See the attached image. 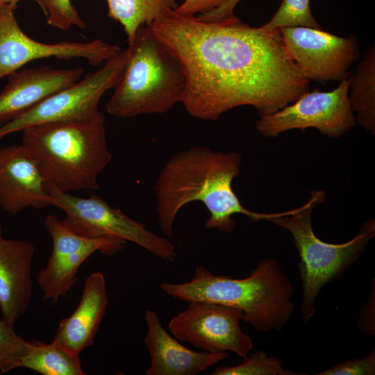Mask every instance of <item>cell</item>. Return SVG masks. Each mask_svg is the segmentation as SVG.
I'll list each match as a JSON object with an SVG mask.
<instances>
[{
  "label": "cell",
  "mask_w": 375,
  "mask_h": 375,
  "mask_svg": "<svg viewBox=\"0 0 375 375\" xmlns=\"http://www.w3.org/2000/svg\"><path fill=\"white\" fill-rule=\"evenodd\" d=\"M260 27L267 31L292 27L322 28L312 15L310 0H283L272 18Z\"/></svg>",
  "instance_id": "603a6c76"
},
{
  "label": "cell",
  "mask_w": 375,
  "mask_h": 375,
  "mask_svg": "<svg viewBox=\"0 0 375 375\" xmlns=\"http://www.w3.org/2000/svg\"><path fill=\"white\" fill-rule=\"evenodd\" d=\"M279 30L288 53L309 81L340 82L360 57L358 42L353 35L340 37L308 27Z\"/></svg>",
  "instance_id": "4fadbf2b"
},
{
  "label": "cell",
  "mask_w": 375,
  "mask_h": 375,
  "mask_svg": "<svg viewBox=\"0 0 375 375\" xmlns=\"http://www.w3.org/2000/svg\"><path fill=\"white\" fill-rule=\"evenodd\" d=\"M349 78L340 82L332 91L318 89L302 94L292 103L263 117L256 124V131L266 138H274L292 129L317 128L330 138H338L356 126L349 100Z\"/></svg>",
  "instance_id": "9c48e42d"
},
{
  "label": "cell",
  "mask_w": 375,
  "mask_h": 375,
  "mask_svg": "<svg viewBox=\"0 0 375 375\" xmlns=\"http://www.w3.org/2000/svg\"><path fill=\"white\" fill-rule=\"evenodd\" d=\"M22 132V144L49 185L64 192L99 189V175L112 158L103 115L35 125Z\"/></svg>",
  "instance_id": "277c9868"
},
{
  "label": "cell",
  "mask_w": 375,
  "mask_h": 375,
  "mask_svg": "<svg viewBox=\"0 0 375 375\" xmlns=\"http://www.w3.org/2000/svg\"><path fill=\"white\" fill-rule=\"evenodd\" d=\"M126 49V64L106 104L108 114L121 118L162 114L181 103L184 71L151 26H141Z\"/></svg>",
  "instance_id": "5b68a950"
},
{
  "label": "cell",
  "mask_w": 375,
  "mask_h": 375,
  "mask_svg": "<svg viewBox=\"0 0 375 375\" xmlns=\"http://www.w3.org/2000/svg\"><path fill=\"white\" fill-rule=\"evenodd\" d=\"M31 349V342L26 341L14 331V326L0 320V374L19 367Z\"/></svg>",
  "instance_id": "cb8c5ba5"
},
{
  "label": "cell",
  "mask_w": 375,
  "mask_h": 375,
  "mask_svg": "<svg viewBox=\"0 0 375 375\" xmlns=\"http://www.w3.org/2000/svg\"><path fill=\"white\" fill-rule=\"evenodd\" d=\"M3 240V237L2 226L0 221V242L2 241Z\"/></svg>",
  "instance_id": "4dcf8cb0"
},
{
  "label": "cell",
  "mask_w": 375,
  "mask_h": 375,
  "mask_svg": "<svg viewBox=\"0 0 375 375\" xmlns=\"http://www.w3.org/2000/svg\"><path fill=\"white\" fill-rule=\"evenodd\" d=\"M31 349L22 360L24 367L42 375H85L81 354L69 351L56 340L49 344L30 341Z\"/></svg>",
  "instance_id": "44dd1931"
},
{
  "label": "cell",
  "mask_w": 375,
  "mask_h": 375,
  "mask_svg": "<svg viewBox=\"0 0 375 375\" xmlns=\"http://www.w3.org/2000/svg\"><path fill=\"white\" fill-rule=\"evenodd\" d=\"M147 332L144 343L151 358L147 375H197L228 358V352L210 353L190 349L164 328L157 312L144 314Z\"/></svg>",
  "instance_id": "9a60e30c"
},
{
  "label": "cell",
  "mask_w": 375,
  "mask_h": 375,
  "mask_svg": "<svg viewBox=\"0 0 375 375\" xmlns=\"http://www.w3.org/2000/svg\"><path fill=\"white\" fill-rule=\"evenodd\" d=\"M317 375H374L375 374V350L362 358L344 361L332 366Z\"/></svg>",
  "instance_id": "484cf974"
},
{
  "label": "cell",
  "mask_w": 375,
  "mask_h": 375,
  "mask_svg": "<svg viewBox=\"0 0 375 375\" xmlns=\"http://www.w3.org/2000/svg\"><path fill=\"white\" fill-rule=\"evenodd\" d=\"M126 59L127 49L121 51L99 69L50 94L0 126V141L11 133L35 125L85 121L102 116L99 110L100 99L116 85Z\"/></svg>",
  "instance_id": "ba28073f"
},
{
  "label": "cell",
  "mask_w": 375,
  "mask_h": 375,
  "mask_svg": "<svg viewBox=\"0 0 375 375\" xmlns=\"http://www.w3.org/2000/svg\"><path fill=\"white\" fill-rule=\"evenodd\" d=\"M108 305L104 275L100 272H94L85 281L77 308L70 316L60 321L53 340L69 351L81 354L94 344Z\"/></svg>",
  "instance_id": "ac0fdd59"
},
{
  "label": "cell",
  "mask_w": 375,
  "mask_h": 375,
  "mask_svg": "<svg viewBox=\"0 0 375 375\" xmlns=\"http://www.w3.org/2000/svg\"><path fill=\"white\" fill-rule=\"evenodd\" d=\"M168 324L172 335L210 353L231 351L242 358L253 348L251 338L240 326L242 312L219 303L194 300Z\"/></svg>",
  "instance_id": "8fae6325"
},
{
  "label": "cell",
  "mask_w": 375,
  "mask_h": 375,
  "mask_svg": "<svg viewBox=\"0 0 375 375\" xmlns=\"http://www.w3.org/2000/svg\"><path fill=\"white\" fill-rule=\"evenodd\" d=\"M151 26L183 67L181 103L193 117L216 120L241 106H252L263 117L309 90L280 30L251 27L235 16L206 22L174 10Z\"/></svg>",
  "instance_id": "6da1fadb"
},
{
  "label": "cell",
  "mask_w": 375,
  "mask_h": 375,
  "mask_svg": "<svg viewBox=\"0 0 375 375\" xmlns=\"http://www.w3.org/2000/svg\"><path fill=\"white\" fill-rule=\"evenodd\" d=\"M242 363L213 369L211 375H304L284 368V361L276 357L268 356L264 351H255L250 357L243 358Z\"/></svg>",
  "instance_id": "7402d4cb"
},
{
  "label": "cell",
  "mask_w": 375,
  "mask_h": 375,
  "mask_svg": "<svg viewBox=\"0 0 375 375\" xmlns=\"http://www.w3.org/2000/svg\"><path fill=\"white\" fill-rule=\"evenodd\" d=\"M34 251L30 242L4 238L0 242V308L2 319L13 326L31 301Z\"/></svg>",
  "instance_id": "e0dca14e"
},
{
  "label": "cell",
  "mask_w": 375,
  "mask_h": 375,
  "mask_svg": "<svg viewBox=\"0 0 375 375\" xmlns=\"http://www.w3.org/2000/svg\"><path fill=\"white\" fill-rule=\"evenodd\" d=\"M348 97L356 122L375 133V47H369L349 78Z\"/></svg>",
  "instance_id": "d6986e66"
},
{
  "label": "cell",
  "mask_w": 375,
  "mask_h": 375,
  "mask_svg": "<svg viewBox=\"0 0 375 375\" xmlns=\"http://www.w3.org/2000/svg\"><path fill=\"white\" fill-rule=\"evenodd\" d=\"M44 227L52 240L51 253L46 265L37 274L42 290V299L54 305L66 297L78 282L76 274L81 265L94 252L112 256L126 242L112 237L87 238L67 227L56 216L48 215Z\"/></svg>",
  "instance_id": "30bf717a"
},
{
  "label": "cell",
  "mask_w": 375,
  "mask_h": 375,
  "mask_svg": "<svg viewBox=\"0 0 375 375\" xmlns=\"http://www.w3.org/2000/svg\"><path fill=\"white\" fill-rule=\"evenodd\" d=\"M228 0H183V3L174 10L178 15L195 16L197 13L202 14L215 10Z\"/></svg>",
  "instance_id": "83f0119b"
},
{
  "label": "cell",
  "mask_w": 375,
  "mask_h": 375,
  "mask_svg": "<svg viewBox=\"0 0 375 375\" xmlns=\"http://www.w3.org/2000/svg\"><path fill=\"white\" fill-rule=\"evenodd\" d=\"M83 67L55 69L43 66L17 71L0 92V126L39 101L81 80Z\"/></svg>",
  "instance_id": "2e32d148"
},
{
  "label": "cell",
  "mask_w": 375,
  "mask_h": 375,
  "mask_svg": "<svg viewBox=\"0 0 375 375\" xmlns=\"http://www.w3.org/2000/svg\"><path fill=\"white\" fill-rule=\"evenodd\" d=\"M48 189L51 206L65 212L62 222L74 233L87 238H119L134 243L165 261H175V248L169 239L150 231L121 209L109 206L99 195L91 194L84 198L49 185Z\"/></svg>",
  "instance_id": "52a82bcc"
},
{
  "label": "cell",
  "mask_w": 375,
  "mask_h": 375,
  "mask_svg": "<svg viewBox=\"0 0 375 375\" xmlns=\"http://www.w3.org/2000/svg\"><path fill=\"white\" fill-rule=\"evenodd\" d=\"M19 1L21 0H0V7L3 5H9L14 10H15L17 8V3ZM33 1H35L38 5H40V0Z\"/></svg>",
  "instance_id": "f546056e"
},
{
  "label": "cell",
  "mask_w": 375,
  "mask_h": 375,
  "mask_svg": "<svg viewBox=\"0 0 375 375\" xmlns=\"http://www.w3.org/2000/svg\"><path fill=\"white\" fill-rule=\"evenodd\" d=\"M0 206L12 215L51 206L48 185L22 144L0 147Z\"/></svg>",
  "instance_id": "5bb4252c"
},
{
  "label": "cell",
  "mask_w": 375,
  "mask_h": 375,
  "mask_svg": "<svg viewBox=\"0 0 375 375\" xmlns=\"http://www.w3.org/2000/svg\"><path fill=\"white\" fill-rule=\"evenodd\" d=\"M242 155L237 151H214L194 146L172 156L161 169L153 187L160 228L167 238L180 210L192 201H200L209 212L204 226L231 233L232 216L242 214L253 222L285 215L288 211L260 213L244 208L234 192L233 180L241 170Z\"/></svg>",
  "instance_id": "7a4b0ae2"
},
{
  "label": "cell",
  "mask_w": 375,
  "mask_h": 375,
  "mask_svg": "<svg viewBox=\"0 0 375 375\" xmlns=\"http://www.w3.org/2000/svg\"><path fill=\"white\" fill-rule=\"evenodd\" d=\"M108 16L124 28L128 44L142 26H151L158 17L178 6L177 0H106Z\"/></svg>",
  "instance_id": "ffe728a7"
},
{
  "label": "cell",
  "mask_w": 375,
  "mask_h": 375,
  "mask_svg": "<svg viewBox=\"0 0 375 375\" xmlns=\"http://www.w3.org/2000/svg\"><path fill=\"white\" fill-rule=\"evenodd\" d=\"M374 278L372 280V291L369 299L360 308L358 327L362 333L375 335V288Z\"/></svg>",
  "instance_id": "4316f807"
},
{
  "label": "cell",
  "mask_w": 375,
  "mask_h": 375,
  "mask_svg": "<svg viewBox=\"0 0 375 375\" xmlns=\"http://www.w3.org/2000/svg\"><path fill=\"white\" fill-rule=\"evenodd\" d=\"M241 0H228L223 6L210 12L202 13L196 16L201 21L206 22H217L234 15L235 6Z\"/></svg>",
  "instance_id": "f1b7e54d"
},
{
  "label": "cell",
  "mask_w": 375,
  "mask_h": 375,
  "mask_svg": "<svg viewBox=\"0 0 375 375\" xmlns=\"http://www.w3.org/2000/svg\"><path fill=\"white\" fill-rule=\"evenodd\" d=\"M324 200L323 190H312L306 203L293 213L269 220L290 233L298 250V269L303 288L301 312L306 323L315 313L320 290L340 278L375 235V220L372 219L364 222L357 234L346 242L332 244L320 240L313 231L312 212Z\"/></svg>",
  "instance_id": "8992f818"
},
{
  "label": "cell",
  "mask_w": 375,
  "mask_h": 375,
  "mask_svg": "<svg viewBox=\"0 0 375 375\" xmlns=\"http://www.w3.org/2000/svg\"><path fill=\"white\" fill-rule=\"evenodd\" d=\"M39 6L46 15L47 24L53 27L64 31L72 26L86 27L71 0H40Z\"/></svg>",
  "instance_id": "d4e9b609"
},
{
  "label": "cell",
  "mask_w": 375,
  "mask_h": 375,
  "mask_svg": "<svg viewBox=\"0 0 375 375\" xmlns=\"http://www.w3.org/2000/svg\"><path fill=\"white\" fill-rule=\"evenodd\" d=\"M14 10L9 5L0 7V80L35 60L83 58L97 66L121 51L119 46L101 40L56 43L37 41L20 28Z\"/></svg>",
  "instance_id": "7c38bea8"
},
{
  "label": "cell",
  "mask_w": 375,
  "mask_h": 375,
  "mask_svg": "<svg viewBox=\"0 0 375 375\" xmlns=\"http://www.w3.org/2000/svg\"><path fill=\"white\" fill-rule=\"evenodd\" d=\"M159 288L179 301H204L238 308L242 320L262 333L281 330L294 309L293 285L278 262L271 258L261 260L246 278L215 275L206 266L197 265L189 281L162 282Z\"/></svg>",
  "instance_id": "3957f363"
}]
</instances>
